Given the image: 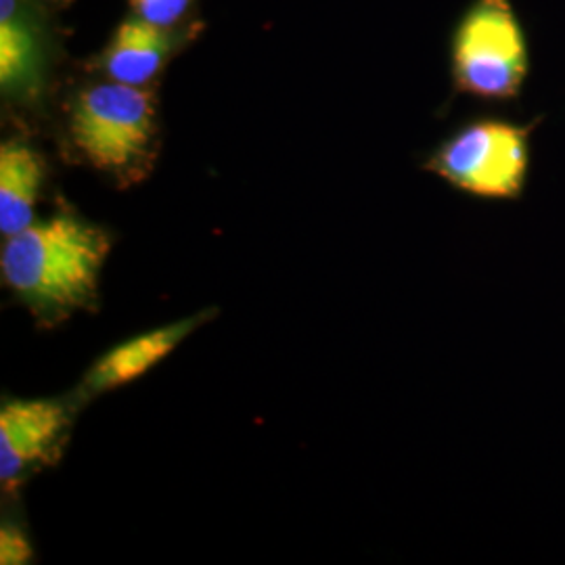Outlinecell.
I'll return each mask as SVG.
<instances>
[{
	"label": "cell",
	"mask_w": 565,
	"mask_h": 565,
	"mask_svg": "<svg viewBox=\"0 0 565 565\" xmlns=\"http://www.w3.org/2000/svg\"><path fill=\"white\" fill-rule=\"evenodd\" d=\"M532 126L478 120L443 142L427 168L459 191L484 200H518L530 168Z\"/></svg>",
	"instance_id": "cell-4"
},
{
	"label": "cell",
	"mask_w": 565,
	"mask_h": 565,
	"mask_svg": "<svg viewBox=\"0 0 565 565\" xmlns=\"http://www.w3.org/2000/svg\"><path fill=\"white\" fill-rule=\"evenodd\" d=\"M70 424L57 401H9L0 408V482L9 492L25 471L44 463L60 448Z\"/></svg>",
	"instance_id": "cell-5"
},
{
	"label": "cell",
	"mask_w": 565,
	"mask_h": 565,
	"mask_svg": "<svg viewBox=\"0 0 565 565\" xmlns=\"http://www.w3.org/2000/svg\"><path fill=\"white\" fill-rule=\"evenodd\" d=\"M530 70L522 23L509 0H476L452 42V76L461 93L515 99Z\"/></svg>",
	"instance_id": "cell-3"
},
{
	"label": "cell",
	"mask_w": 565,
	"mask_h": 565,
	"mask_svg": "<svg viewBox=\"0 0 565 565\" xmlns=\"http://www.w3.org/2000/svg\"><path fill=\"white\" fill-rule=\"evenodd\" d=\"M195 324L198 319H186L116 345L90 369V373L84 380V392L102 394L107 390H116L120 385L135 382L137 377H141L149 369L163 361L195 329Z\"/></svg>",
	"instance_id": "cell-7"
},
{
	"label": "cell",
	"mask_w": 565,
	"mask_h": 565,
	"mask_svg": "<svg viewBox=\"0 0 565 565\" xmlns=\"http://www.w3.org/2000/svg\"><path fill=\"white\" fill-rule=\"evenodd\" d=\"M32 559V546L20 525L2 524L0 527V564L23 565Z\"/></svg>",
	"instance_id": "cell-11"
},
{
	"label": "cell",
	"mask_w": 565,
	"mask_h": 565,
	"mask_svg": "<svg viewBox=\"0 0 565 565\" xmlns=\"http://www.w3.org/2000/svg\"><path fill=\"white\" fill-rule=\"evenodd\" d=\"M170 32L141 18L121 21L102 57L107 78L130 86H147L172 55Z\"/></svg>",
	"instance_id": "cell-6"
},
{
	"label": "cell",
	"mask_w": 565,
	"mask_h": 565,
	"mask_svg": "<svg viewBox=\"0 0 565 565\" xmlns=\"http://www.w3.org/2000/svg\"><path fill=\"white\" fill-rule=\"evenodd\" d=\"M41 42L18 0H0V86L4 95H34L41 86Z\"/></svg>",
	"instance_id": "cell-9"
},
{
	"label": "cell",
	"mask_w": 565,
	"mask_h": 565,
	"mask_svg": "<svg viewBox=\"0 0 565 565\" xmlns=\"http://www.w3.org/2000/svg\"><path fill=\"white\" fill-rule=\"evenodd\" d=\"M44 166L41 156L25 142L7 141L0 147V233L11 237L34 223Z\"/></svg>",
	"instance_id": "cell-8"
},
{
	"label": "cell",
	"mask_w": 565,
	"mask_h": 565,
	"mask_svg": "<svg viewBox=\"0 0 565 565\" xmlns=\"http://www.w3.org/2000/svg\"><path fill=\"white\" fill-rule=\"evenodd\" d=\"M156 102L145 86L103 82L82 90L70 137L93 168L121 182L139 181L153 158Z\"/></svg>",
	"instance_id": "cell-2"
},
{
	"label": "cell",
	"mask_w": 565,
	"mask_h": 565,
	"mask_svg": "<svg viewBox=\"0 0 565 565\" xmlns=\"http://www.w3.org/2000/svg\"><path fill=\"white\" fill-rule=\"evenodd\" d=\"M109 249L99 226L55 214L4 237L2 281L36 317L61 319L93 302Z\"/></svg>",
	"instance_id": "cell-1"
},
{
	"label": "cell",
	"mask_w": 565,
	"mask_h": 565,
	"mask_svg": "<svg viewBox=\"0 0 565 565\" xmlns=\"http://www.w3.org/2000/svg\"><path fill=\"white\" fill-rule=\"evenodd\" d=\"M193 0H130L137 18L170 30L184 18Z\"/></svg>",
	"instance_id": "cell-10"
}]
</instances>
